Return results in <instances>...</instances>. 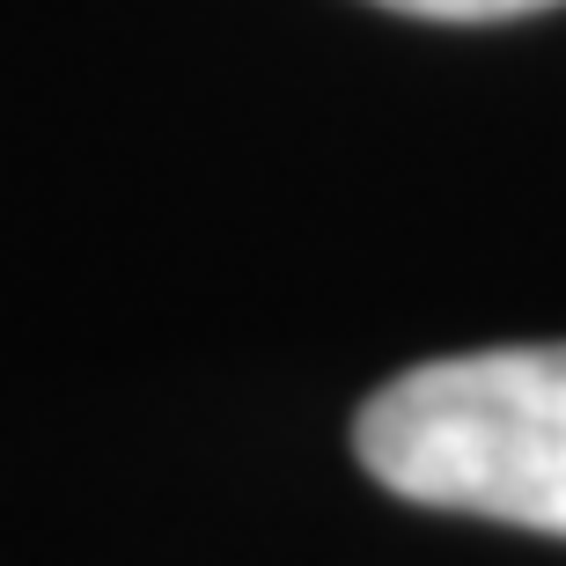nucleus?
<instances>
[{"label": "nucleus", "mask_w": 566, "mask_h": 566, "mask_svg": "<svg viewBox=\"0 0 566 566\" xmlns=\"http://www.w3.org/2000/svg\"><path fill=\"white\" fill-rule=\"evenodd\" d=\"M354 449L412 507L566 537V346L420 360L360 405Z\"/></svg>", "instance_id": "obj_1"}, {"label": "nucleus", "mask_w": 566, "mask_h": 566, "mask_svg": "<svg viewBox=\"0 0 566 566\" xmlns=\"http://www.w3.org/2000/svg\"><path fill=\"white\" fill-rule=\"evenodd\" d=\"M390 15H420V22H515L537 15V8H559V0H376Z\"/></svg>", "instance_id": "obj_2"}]
</instances>
